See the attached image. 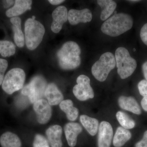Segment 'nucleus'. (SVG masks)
Segmentation results:
<instances>
[{
    "label": "nucleus",
    "instance_id": "72a5a7b5",
    "mask_svg": "<svg viewBox=\"0 0 147 147\" xmlns=\"http://www.w3.org/2000/svg\"><path fill=\"white\" fill-rule=\"evenodd\" d=\"M35 17L34 16H32V19H33V20H35Z\"/></svg>",
    "mask_w": 147,
    "mask_h": 147
},
{
    "label": "nucleus",
    "instance_id": "6e6552de",
    "mask_svg": "<svg viewBox=\"0 0 147 147\" xmlns=\"http://www.w3.org/2000/svg\"><path fill=\"white\" fill-rule=\"evenodd\" d=\"M77 84L74 87L73 92L75 97L81 101H85L94 97L93 89L90 86V78L82 74L76 79Z\"/></svg>",
    "mask_w": 147,
    "mask_h": 147
},
{
    "label": "nucleus",
    "instance_id": "dca6fc26",
    "mask_svg": "<svg viewBox=\"0 0 147 147\" xmlns=\"http://www.w3.org/2000/svg\"><path fill=\"white\" fill-rule=\"evenodd\" d=\"M32 1L29 0H16L13 7L6 12L8 17H15L23 14L27 10L31 9Z\"/></svg>",
    "mask_w": 147,
    "mask_h": 147
},
{
    "label": "nucleus",
    "instance_id": "5701e85b",
    "mask_svg": "<svg viewBox=\"0 0 147 147\" xmlns=\"http://www.w3.org/2000/svg\"><path fill=\"white\" fill-rule=\"evenodd\" d=\"M80 121L87 131L92 136H94L97 133L98 121L96 119L90 117L86 115L80 117Z\"/></svg>",
    "mask_w": 147,
    "mask_h": 147
},
{
    "label": "nucleus",
    "instance_id": "f704fd0d",
    "mask_svg": "<svg viewBox=\"0 0 147 147\" xmlns=\"http://www.w3.org/2000/svg\"><path fill=\"white\" fill-rule=\"evenodd\" d=\"M131 1V2H135V1Z\"/></svg>",
    "mask_w": 147,
    "mask_h": 147
},
{
    "label": "nucleus",
    "instance_id": "1a4fd4ad",
    "mask_svg": "<svg viewBox=\"0 0 147 147\" xmlns=\"http://www.w3.org/2000/svg\"><path fill=\"white\" fill-rule=\"evenodd\" d=\"M34 110L36 113L38 122L41 124L47 123L52 116V108L47 100H38L34 103Z\"/></svg>",
    "mask_w": 147,
    "mask_h": 147
},
{
    "label": "nucleus",
    "instance_id": "a878e982",
    "mask_svg": "<svg viewBox=\"0 0 147 147\" xmlns=\"http://www.w3.org/2000/svg\"><path fill=\"white\" fill-rule=\"evenodd\" d=\"M33 147H50L48 140L43 135L37 134L35 136Z\"/></svg>",
    "mask_w": 147,
    "mask_h": 147
},
{
    "label": "nucleus",
    "instance_id": "b1692460",
    "mask_svg": "<svg viewBox=\"0 0 147 147\" xmlns=\"http://www.w3.org/2000/svg\"><path fill=\"white\" fill-rule=\"evenodd\" d=\"M116 117L120 124L126 129H131L135 126V122L126 113L119 111L116 114Z\"/></svg>",
    "mask_w": 147,
    "mask_h": 147
},
{
    "label": "nucleus",
    "instance_id": "7ed1b4c3",
    "mask_svg": "<svg viewBox=\"0 0 147 147\" xmlns=\"http://www.w3.org/2000/svg\"><path fill=\"white\" fill-rule=\"evenodd\" d=\"M117 73L121 79L128 78L132 75L137 67L136 61L130 56L128 50L123 47H118L115 54Z\"/></svg>",
    "mask_w": 147,
    "mask_h": 147
},
{
    "label": "nucleus",
    "instance_id": "20e7f679",
    "mask_svg": "<svg viewBox=\"0 0 147 147\" xmlns=\"http://www.w3.org/2000/svg\"><path fill=\"white\" fill-rule=\"evenodd\" d=\"M25 32L26 45L28 49L33 50L42 41L45 29L39 21L29 18L25 22Z\"/></svg>",
    "mask_w": 147,
    "mask_h": 147
},
{
    "label": "nucleus",
    "instance_id": "aec40b11",
    "mask_svg": "<svg viewBox=\"0 0 147 147\" xmlns=\"http://www.w3.org/2000/svg\"><path fill=\"white\" fill-rule=\"evenodd\" d=\"M131 133L129 130L121 127H119L117 129L113 138V145L115 147L123 146L131 139Z\"/></svg>",
    "mask_w": 147,
    "mask_h": 147
},
{
    "label": "nucleus",
    "instance_id": "9d476101",
    "mask_svg": "<svg viewBox=\"0 0 147 147\" xmlns=\"http://www.w3.org/2000/svg\"><path fill=\"white\" fill-rule=\"evenodd\" d=\"M113 136V129L111 124L105 121L101 122L98 129V147H110Z\"/></svg>",
    "mask_w": 147,
    "mask_h": 147
},
{
    "label": "nucleus",
    "instance_id": "473e14b6",
    "mask_svg": "<svg viewBox=\"0 0 147 147\" xmlns=\"http://www.w3.org/2000/svg\"><path fill=\"white\" fill-rule=\"evenodd\" d=\"M48 1L53 5H59L61 3H63V2L65 1H62V0H49Z\"/></svg>",
    "mask_w": 147,
    "mask_h": 147
},
{
    "label": "nucleus",
    "instance_id": "2eb2a0df",
    "mask_svg": "<svg viewBox=\"0 0 147 147\" xmlns=\"http://www.w3.org/2000/svg\"><path fill=\"white\" fill-rule=\"evenodd\" d=\"M45 96L50 105H57L63 100V95L57 86L53 83L47 85L45 91Z\"/></svg>",
    "mask_w": 147,
    "mask_h": 147
},
{
    "label": "nucleus",
    "instance_id": "9b49d317",
    "mask_svg": "<svg viewBox=\"0 0 147 147\" xmlns=\"http://www.w3.org/2000/svg\"><path fill=\"white\" fill-rule=\"evenodd\" d=\"M53 22L51 25V30L53 32L58 33L62 28L64 24L68 20V11L64 6L58 7L52 13Z\"/></svg>",
    "mask_w": 147,
    "mask_h": 147
},
{
    "label": "nucleus",
    "instance_id": "4468645a",
    "mask_svg": "<svg viewBox=\"0 0 147 147\" xmlns=\"http://www.w3.org/2000/svg\"><path fill=\"white\" fill-rule=\"evenodd\" d=\"M62 129L60 125H53L47 129L46 134L47 140L51 147H62L61 135Z\"/></svg>",
    "mask_w": 147,
    "mask_h": 147
},
{
    "label": "nucleus",
    "instance_id": "4be33fe9",
    "mask_svg": "<svg viewBox=\"0 0 147 147\" xmlns=\"http://www.w3.org/2000/svg\"><path fill=\"white\" fill-rule=\"evenodd\" d=\"M60 108L66 115L69 121L76 120L79 115V110L74 107L73 102L71 100H63L59 104Z\"/></svg>",
    "mask_w": 147,
    "mask_h": 147
},
{
    "label": "nucleus",
    "instance_id": "c85d7f7f",
    "mask_svg": "<svg viewBox=\"0 0 147 147\" xmlns=\"http://www.w3.org/2000/svg\"><path fill=\"white\" fill-rule=\"evenodd\" d=\"M140 37L142 41L147 45V23L142 27L140 31Z\"/></svg>",
    "mask_w": 147,
    "mask_h": 147
},
{
    "label": "nucleus",
    "instance_id": "6ab92c4d",
    "mask_svg": "<svg viewBox=\"0 0 147 147\" xmlns=\"http://www.w3.org/2000/svg\"><path fill=\"white\" fill-rule=\"evenodd\" d=\"M0 144L2 147H21V142L16 134L7 131L0 137Z\"/></svg>",
    "mask_w": 147,
    "mask_h": 147
},
{
    "label": "nucleus",
    "instance_id": "7c9ffc66",
    "mask_svg": "<svg viewBox=\"0 0 147 147\" xmlns=\"http://www.w3.org/2000/svg\"><path fill=\"white\" fill-rule=\"evenodd\" d=\"M141 105L144 110L147 112V96H145L142 98L141 101Z\"/></svg>",
    "mask_w": 147,
    "mask_h": 147
},
{
    "label": "nucleus",
    "instance_id": "a211bd4d",
    "mask_svg": "<svg viewBox=\"0 0 147 147\" xmlns=\"http://www.w3.org/2000/svg\"><path fill=\"white\" fill-rule=\"evenodd\" d=\"M10 22L12 24L14 42L18 47H24L25 45V39L21 30V18L18 17H13L11 18Z\"/></svg>",
    "mask_w": 147,
    "mask_h": 147
},
{
    "label": "nucleus",
    "instance_id": "f3484780",
    "mask_svg": "<svg viewBox=\"0 0 147 147\" xmlns=\"http://www.w3.org/2000/svg\"><path fill=\"white\" fill-rule=\"evenodd\" d=\"M118 102L120 108L123 110L137 115H141L142 113L140 106L134 98L122 96L119 98Z\"/></svg>",
    "mask_w": 147,
    "mask_h": 147
},
{
    "label": "nucleus",
    "instance_id": "0eeeda50",
    "mask_svg": "<svg viewBox=\"0 0 147 147\" xmlns=\"http://www.w3.org/2000/svg\"><path fill=\"white\" fill-rule=\"evenodd\" d=\"M47 86V82L45 79L42 76H36L23 88L21 93L28 98L32 103H34L38 100L42 99V97L45 96Z\"/></svg>",
    "mask_w": 147,
    "mask_h": 147
},
{
    "label": "nucleus",
    "instance_id": "393cba45",
    "mask_svg": "<svg viewBox=\"0 0 147 147\" xmlns=\"http://www.w3.org/2000/svg\"><path fill=\"white\" fill-rule=\"evenodd\" d=\"M16 47L8 40H0V54L3 57H9L15 54Z\"/></svg>",
    "mask_w": 147,
    "mask_h": 147
},
{
    "label": "nucleus",
    "instance_id": "cd10ccee",
    "mask_svg": "<svg viewBox=\"0 0 147 147\" xmlns=\"http://www.w3.org/2000/svg\"><path fill=\"white\" fill-rule=\"evenodd\" d=\"M138 88L140 94L145 97L147 96V81L142 80L138 84Z\"/></svg>",
    "mask_w": 147,
    "mask_h": 147
},
{
    "label": "nucleus",
    "instance_id": "f03ea898",
    "mask_svg": "<svg viewBox=\"0 0 147 147\" xmlns=\"http://www.w3.org/2000/svg\"><path fill=\"white\" fill-rule=\"evenodd\" d=\"M133 25V19L130 15L123 13H117L103 23L101 30L107 35L118 36L130 30Z\"/></svg>",
    "mask_w": 147,
    "mask_h": 147
},
{
    "label": "nucleus",
    "instance_id": "39448f33",
    "mask_svg": "<svg viewBox=\"0 0 147 147\" xmlns=\"http://www.w3.org/2000/svg\"><path fill=\"white\" fill-rule=\"evenodd\" d=\"M115 58L113 53L107 52L102 54L98 60L92 66V74L100 82L106 80L110 71L115 67Z\"/></svg>",
    "mask_w": 147,
    "mask_h": 147
},
{
    "label": "nucleus",
    "instance_id": "2f4dec72",
    "mask_svg": "<svg viewBox=\"0 0 147 147\" xmlns=\"http://www.w3.org/2000/svg\"><path fill=\"white\" fill-rule=\"evenodd\" d=\"M142 71L146 80L147 81V61L143 64L142 66Z\"/></svg>",
    "mask_w": 147,
    "mask_h": 147
},
{
    "label": "nucleus",
    "instance_id": "f257e3e1",
    "mask_svg": "<svg viewBox=\"0 0 147 147\" xmlns=\"http://www.w3.org/2000/svg\"><path fill=\"white\" fill-rule=\"evenodd\" d=\"M81 48L76 42H66L57 53L59 65L65 70L77 68L81 63Z\"/></svg>",
    "mask_w": 147,
    "mask_h": 147
},
{
    "label": "nucleus",
    "instance_id": "f8f14e48",
    "mask_svg": "<svg viewBox=\"0 0 147 147\" xmlns=\"http://www.w3.org/2000/svg\"><path fill=\"white\" fill-rule=\"evenodd\" d=\"M92 18L91 11L85 8L81 10L71 9L68 12V20L71 25H76L80 23L90 22Z\"/></svg>",
    "mask_w": 147,
    "mask_h": 147
},
{
    "label": "nucleus",
    "instance_id": "ddd939ff",
    "mask_svg": "<svg viewBox=\"0 0 147 147\" xmlns=\"http://www.w3.org/2000/svg\"><path fill=\"white\" fill-rule=\"evenodd\" d=\"M83 130L82 126L77 123H69L64 127L66 138L69 146H75L77 143V136Z\"/></svg>",
    "mask_w": 147,
    "mask_h": 147
},
{
    "label": "nucleus",
    "instance_id": "bb28decb",
    "mask_svg": "<svg viewBox=\"0 0 147 147\" xmlns=\"http://www.w3.org/2000/svg\"><path fill=\"white\" fill-rule=\"evenodd\" d=\"M8 67L7 61L4 59H0V86L2 84L4 74Z\"/></svg>",
    "mask_w": 147,
    "mask_h": 147
},
{
    "label": "nucleus",
    "instance_id": "412c9836",
    "mask_svg": "<svg viewBox=\"0 0 147 147\" xmlns=\"http://www.w3.org/2000/svg\"><path fill=\"white\" fill-rule=\"evenodd\" d=\"M97 3L102 9L100 18L102 21L109 18L115 11L117 6L115 2L112 0H98Z\"/></svg>",
    "mask_w": 147,
    "mask_h": 147
},
{
    "label": "nucleus",
    "instance_id": "423d86ee",
    "mask_svg": "<svg viewBox=\"0 0 147 147\" xmlns=\"http://www.w3.org/2000/svg\"><path fill=\"white\" fill-rule=\"evenodd\" d=\"M26 79V74L23 69L14 68L11 69L4 76L2 84L3 90L11 94L23 88Z\"/></svg>",
    "mask_w": 147,
    "mask_h": 147
},
{
    "label": "nucleus",
    "instance_id": "c756f323",
    "mask_svg": "<svg viewBox=\"0 0 147 147\" xmlns=\"http://www.w3.org/2000/svg\"><path fill=\"white\" fill-rule=\"evenodd\" d=\"M135 147H147V130L144 133L143 139L135 144Z\"/></svg>",
    "mask_w": 147,
    "mask_h": 147
}]
</instances>
